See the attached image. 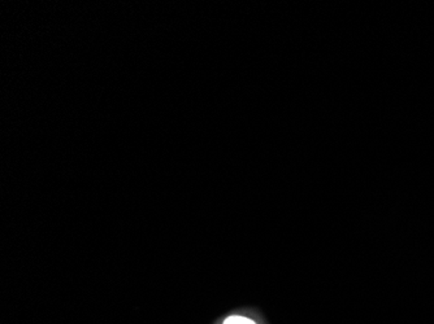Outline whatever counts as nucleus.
<instances>
[{
  "mask_svg": "<svg viewBox=\"0 0 434 324\" xmlns=\"http://www.w3.org/2000/svg\"><path fill=\"white\" fill-rule=\"evenodd\" d=\"M221 324H258L255 322L253 318L246 317V315H238V314H233L229 317L225 318Z\"/></svg>",
  "mask_w": 434,
  "mask_h": 324,
  "instance_id": "nucleus-1",
  "label": "nucleus"
}]
</instances>
